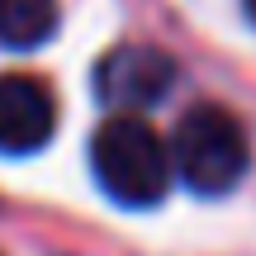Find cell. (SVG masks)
Here are the masks:
<instances>
[{
	"instance_id": "8992f818",
	"label": "cell",
	"mask_w": 256,
	"mask_h": 256,
	"mask_svg": "<svg viewBox=\"0 0 256 256\" xmlns=\"http://www.w3.org/2000/svg\"><path fill=\"white\" fill-rule=\"evenodd\" d=\"M247 14H252V19H256V0H247Z\"/></svg>"
},
{
	"instance_id": "3957f363",
	"label": "cell",
	"mask_w": 256,
	"mask_h": 256,
	"mask_svg": "<svg viewBox=\"0 0 256 256\" xmlns=\"http://www.w3.org/2000/svg\"><path fill=\"white\" fill-rule=\"evenodd\" d=\"M171 81H176V62L162 48H147V43H124L95 66V95L104 104H114L119 114L166 100Z\"/></svg>"
},
{
	"instance_id": "277c9868",
	"label": "cell",
	"mask_w": 256,
	"mask_h": 256,
	"mask_svg": "<svg viewBox=\"0 0 256 256\" xmlns=\"http://www.w3.org/2000/svg\"><path fill=\"white\" fill-rule=\"evenodd\" d=\"M57 128V100L38 76H0V152L28 156L48 147Z\"/></svg>"
},
{
	"instance_id": "7a4b0ae2",
	"label": "cell",
	"mask_w": 256,
	"mask_h": 256,
	"mask_svg": "<svg viewBox=\"0 0 256 256\" xmlns=\"http://www.w3.org/2000/svg\"><path fill=\"white\" fill-rule=\"evenodd\" d=\"M166 152H171V171L194 194H228L247 176V162H252L242 124L218 104L185 110Z\"/></svg>"
},
{
	"instance_id": "6da1fadb",
	"label": "cell",
	"mask_w": 256,
	"mask_h": 256,
	"mask_svg": "<svg viewBox=\"0 0 256 256\" xmlns=\"http://www.w3.org/2000/svg\"><path fill=\"white\" fill-rule=\"evenodd\" d=\"M90 171L124 209H152L171 190V152L138 114H114L90 142Z\"/></svg>"
},
{
	"instance_id": "5b68a950",
	"label": "cell",
	"mask_w": 256,
	"mask_h": 256,
	"mask_svg": "<svg viewBox=\"0 0 256 256\" xmlns=\"http://www.w3.org/2000/svg\"><path fill=\"white\" fill-rule=\"evenodd\" d=\"M57 34V0H0V48H38Z\"/></svg>"
}]
</instances>
